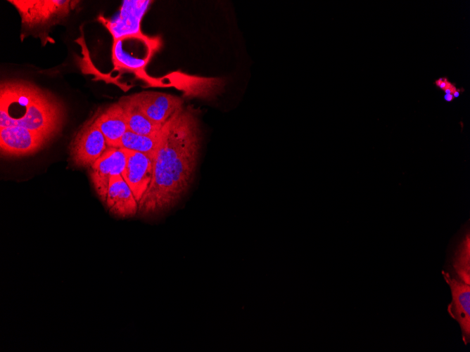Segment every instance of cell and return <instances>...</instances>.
Here are the masks:
<instances>
[{
	"instance_id": "1",
	"label": "cell",
	"mask_w": 470,
	"mask_h": 352,
	"mask_svg": "<svg viewBox=\"0 0 470 352\" xmlns=\"http://www.w3.org/2000/svg\"><path fill=\"white\" fill-rule=\"evenodd\" d=\"M201 135L197 115L189 106L181 107L163 124L152 180L139 203L138 216L167 211L186 193L197 164Z\"/></svg>"
},
{
	"instance_id": "2",
	"label": "cell",
	"mask_w": 470,
	"mask_h": 352,
	"mask_svg": "<svg viewBox=\"0 0 470 352\" xmlns=\"http://www.w3.org/2000/svg\"><path fill=\"white\" fill-rule=\"evenodd\" d=\"M0 128L20 126L50 141L65 122L63 103L51 92L25 80H6L0 88Z\"/></svg>"
},
{
	"instance_id": "3",
	"label": "cell",
	"mask_w": 470,
	"mask_h": 352,
	"mask_svg": "<svg viewBox=\"0 0 470 352\" xmlns=\"http://www.w3.org/2000/svg\"><path fill=\"white\" fill-rule=\"evenodd\" d=\"M160 45L159 37L144 34L113 40L112 61L115 70L134 72L139 76L146 75L144 70Z\"/></svg>"
},
{
	"instance_id": "4",
	"label": "cell",
	"mask_w": 470,
	"mask_h": 352,
	"mask_svg": "<svg viewBox=\"0 0 470 352\" xmlns=\"http://www.w3.org/2000/svg\"><path fill=\"white\" fill-rule=\"evenodd\" d=\"M109 148L94 115L80 127L70 141V159L76 167L89 168Z\"/></svg>"
},
{
	"instance_id": "5",
	"label": "cell",
	"mask_w": 470,
	"mask_h": 352,
	"mask_svg": "<svg viewBox=\"0 0 470 352\" xmlns=\"http://www.w3.org/2000/svg\"><path fill=\"white\" fill-rule=\"evenodd\" d=\"M18 11L27 30L50 26L66 17L76 1L63 0L8 1Z\"/></svg>"
},
{
	"instance_id": "6",
	"label": "cell",
	"mask_w": 470,
	"mask_h": 352,
	"mask_svg": "<svg viewBox=\"0 0 470 352\" xmlns=\"http://www.w3.org/2000/svg\"><path fill=\"white\" fill-rule=\"evenodd\" d=\"M51 141L42 133L20 126L0 128V151L6 157L32 155Z\"/></svg>"
},
{
	"instance_id": "7",
	"label": "cell",
	"mask_w": 470,
	"mask_h": 352,
	"mask_svg": "<svg viewBox=\"0 0 470 352\" xmlns=\"http://www.w3.org/2000/svg\"><path fill=\"white\" fill-rule=\"evenodd\" d=\"M127 163L125 150L110 147L90 167L89 178L102 203L104 202L110 178L122 175Z\"/></svg>"
},
{
	"instance_id": "8",
	"label": "cell",
	"mask_w": 470,
	"mask_h": 352,
	"mask_svg": "<svg viewBox=\"0 0 470 352\" xmlns=\"http://www.w3.org/2000/svg\"><path fill=\"white\" fill-rule=\"evenodd\" d=\"M151 2L148 0H125L115 18L108 20L99 16V20L110 32L113 40L141 34V22Z\"/></svg>"
},
{
	"instance_id": "9",
	"label": "cell",
	"mask_w": 470,
	"mask_h": 352,
	"mask_svg": "<svg viewBox=\"0 0 470 352\" xmlns=\"http://www.w3.org/2000/svg\"><path fill=\"white\" fill-rule=\"evenodd\" d=\"M443 276L451 292V302L447 306V313L458 323L464 344L470 341V285L464 282L457 276L445 270Z\"/></svg>"
},
{
	"instance_id": "10",
	"label": "cell",
	"mask_w": 470,
	"mask_h": 352,
	"mask_svg": "<svg viewBox=\"0 0 470 352\" xmlns=\"http://www.w3.org/2000/svg\"><path fill=\"white\" fill-rule=\"evenodd\" d=\"M144 114L155 124L163 125L183 107V100L175 96L142 91L131 95Z\"/></svg>"
},
{
	"instance_id": "11",
	"label": "cell",
	"mask_w": 470,
	"mask_h": 352,
	"mask_svg": "<svg viewBox=\"0 0 470 352\" xmlns=\"http://www.w3.org/2000/svg\"><path fill=\"white\" fill-rule=\"evenodd\" d=\"M125 150L127 163L122 176L139 204L151 184L153 172V159L144 153Z\"/></svg>"
},
{
	"instance_id": "12",
	"label": "cell",
	"mask_w": 470,
	"mask_h": 352,
	"mask_svg": "<svg viewBox=\"0 0 470 352\" xmlns=\"http://www.w3.org/2000/svg\"><path fill=\"white\" fill-rule=\"evenodd\" d=\"M103 204L112 216L118 219L132 218L138 214L139 204L122 175L110 178Z\"/></svg>"
},
{
	"instance_id": "13",
	"label": "cell",
	"mask_w": 470,
	"mask_h": 352,
	"mask_svg": "<svg viewBox=\"0 0 470 352\" xmlns=\"http://www.w3.org/2000/svg\"><path fill=\"white\" fill-rule=\"evenodd\" d=\"M96 123L110 147L117 148L122 136L128 131L124 112L118 103H113L99 114Z\"/></svg>"
},
{
	"instance_id": "14",
	"label": "cell",
	"mask_w": 470,
	"mask_h": 352,
	"mask_svg": "<svg viewBox=\"0 0 470 352\" xmlns=\"http://www.w3.org/2000/svg\"><path fill=\"white\" fill-rule=\"evenodd\" d=\"M126 118L128 130L140 135L151 136L158 133L163 125L150 120L141 111L132 96H123L118 102Z\"/></svg>"
},
{
	"instance_id": "15",
	"label": "cell",
	"mask_w": 470,
	"mask_h": 352,
	"mask_svg": "<svg viewBox=\"0 0 470 352\" xmlns=\"http://www.w3.org/2000/svg\"><path fill=\"white\" fill-rule=\"evenodd\" d=\"M161 131L155 135L146 136L129 130L121 138L117 148L144 153L153 159L160 141Z\"/></svg>"
},
{
	"instance_id": "16",
	"label": "cell",
	"mask_w": 470,
	"mask_h": 352,
	"mask_svg": "<svg viewBox=\"0 0 470 352\" xmlns=\"http://www.w3.org/2000/svg\"><path fill=\"white\" fill-rule=\"evenodd\" d=\"M469 249V235L468 234L459 245L452 259L455 275L468 285H470Z\"/></svg>"
},
{
	"instance_id": "17",
	"label": "cell",
	"mask_w": 470,
	"mask_h": 352,
	"mask_svg": "<svg viewBox=\"0 0 470 352\" xmlns=\"http://www.w3.org/2000/svg\"><path fill=\"white\" fill-rule=\"evenodd\" d=\"M454 98H454L452 94H445V100L448 101V102L452 101Z\"/></svg>"
},
{
	"instance_id": "18",
	"label": "cell",
	"mask_w": 470,
	"mask_h": 352,
	"mask_svg": "<svg viewBox=\"0 0 470 352\" xmlns=\"http://www.w3.org/2000/svg\"><path fill=\"white\" fill-rule=\"evenodd\" d=\"M460 94V89H457L452 93L454 98H457Z\"/></svg>"
}]
</instances>
